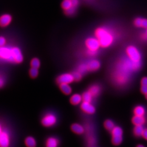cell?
Returning <instances> with one entry per match:
<instances>
[{
	"label": "cell",
	"mask_w": 147,
	"mask_h": 147,
	"mask_svg": "<svg viewBox=\"0 0 147 147\" xmlns=\"http://www.w3.org/2000/svg\"><path fill=\"white\" fill-rule=\"evenodd\" d=\"M132 123L135 125H143L146 123V119L144 116H135L132 118Z\"/></svg>",
	"instance_id": "cell-16"
},
{
	"label": "cell",
	"mask_w": 147,
	"mask_h": 147,
	"mask_svg": "<svg viewBox=\"0 0 147 147\" xmlns=\"http://www.w3.org/2000/svg\"></svg>",
	"instance_id": "cell-43"
},
{
	"label": "cell",
	"mask_w": 147,
	"mask_h": 147,
	"mask_svg": "<svg viewBox=\"0 0 147 147\" xmlns=\"http://www.w3.org/2000/svg\"><path fill=\"white\" fill-rule=\"evenodd\" d=\"M134 113L136 116H144L146 113V110L142 106H137L134 110Z\"/></svg>",
	"instance_id": "cell-22"
},
{
	"label": "cell",
	"mask_w": 147,
	"mask_h": 147,
	"mask_svg": "<svg viewBox=\"0 0 147 147\" xmlns=\"http://www.w3.org/2000/svg\"><path fill=\"white\" fill-rule=\"evenodd\" d=\"M146 33H147V30H146Z\"/></svg>",
	"instance_id": "cell-42"
},
{
	"label": "cell",
	"mask_w": 147,
	"mask_h": 147,
	"mask_svg": "<svg viewBox=\"0 0 147 147\" xmlns=\"http://www.w3.org/2000/svg\"><path fill=\"white\" fill-rule=\"evenodd\" d=\"M144 129L143 125H135L134 129V134L136 137L142 136Z\"/></svg>",
	"instance_id": "cell-24"
},
{
	"label": "cell",
	"mask_w": 147,
	"mask_h": 147,
	"mask_svg": "<svg viewBox=\"0 0 147 147\" xmlns=\"http://www.w3.org/2000/svg\"><path fill=\"white\" fill-rule=\"evenodd\" d=\"M74 81H75V79L73 74H62L58 76L56 79V82L58 84H70Z\"/></svg>",
	"instance_id": "cell-7"
},
{
	"label": "cell",
	"mask_w": 147,
	"mask_h": 147,
	"mask_svg": "<svg viewBox=\"0 0 147 147\" xmlns=\"http://www.w3.org/2000/svg\"><path fill=\"white\" fill-rule=\"evenodd\" d=\"M96 37L100 42L101 47L107 48L111 47L115 40V36L113 32L107 27H99L94 32Z\"/></svg>",
	"instance_id": "cell-2"
},
{
	"label": "cell",
	"mask_w": 147,
	"mask_h": 147,
	"mask_svg": "<svg viewBox=\"0 0 147 147\" xmlns=\"http://www.w3.org/2000/svg\"><path fill=\"white\" fill-rule=\"evenodd\" d=\"M69 84H58L59 89L64 94L68 95L71 93L72 88Z\"/></svg>",
	"instance_id": "cell-18"
},
{
	"label": "cell",
	"mask_w": 147,
	"mask_h": 147,
	"mask_svg": "<svg viewBox=\"0 0 147 147\" xmlns=\"http://www.w3.org/2000/svg\"><path fill=\"white\" fill-rule=\"evenodd\" d=\"M141 92L142 94L146 95L147 94V86H141Z\"/></svg>",
	"instance_id": "cell-34"
},
{
	"label": "cell",
	"mask_w": 147,
	"mask_h": 147,
	"mask_svg": "<svg viewBox=\"0 0 147 147\" xmlns=\"http://www.w3.org/2000/svg\"><path fill=\"white\" fill-rule=\"evenodd\" d=\"M86 47L88 51L97 53L101 47L100 42L96 37H90L87 38L85 41Z\"/></svg>",
	"instance_id": "cell-5"
},
{
	"label": "cell",
	"mask_w": 147,
	"mask_h": 147,
	"mask_svg": "<svg viewBox=\"0 0 147 147\" xmlns=\"http://www.w3.org/2000/svg\"><path fill=\"white\" fill-rule=\"evenodd\" d=\"M5 79L2 76L0 75V88H2L5 86Z\"/></svg>",
	"instance_id": "cell-33"
},
{
	"label": "cell",
	"mask_w": 147,
	"mask_h": 147,
	"mask_svg": "<svg viewBox=\"0 0 147 147\" xmlns=\"http://www.w3.org/2000/svg\"><path fill=\"white\" fill-rule=\"evenodd\" d=\"M123 142V137H112V143L114 146H119Z\"/></svg>",
	"instance_id": "cell-29"
},
{
	"label": "cell",
	"mask_w": 147,
	"mask_h": 147,
	"mask_svg": "<svg viewBox=\"0 0 147 147\" xmlns=\"http://www.w3.org/2000/svg\"><path fill=\"white\" fill-rule=\"evenodd\" d=\"M88 90L91 93V94L92 95L93 98H95V97H96L100 94L101 88L99 85L94 84L90 86Z\"/></svg>",
	"instance_id": "cell-20"
},
{
	"label": "cell",
	"mask_w": 147,
	"mask_h": 147,
	"mask_svg": "<svg viewBox=\"0 0 147 147\" xmlns=\"http://www.w3.org/2000/svg\"><path fill=\"white\" fill-rule=\"evenodd\" d=\"M12 55L14 62L16 63H21L23 61V56L21 50L19 48L14 47L11 49Z\"/></svg>",
	"instance_id": "cell-10"
},
{
	"label": "cell",
	"mask_w": 147,
	"mask_h": 147,
	"mask_svg": "<svg viewBox=\"0 0 147 147\" xmlns=\"http://www.w3.org/2000/svg\"><path fill=\"white\" fill-rule=\"evenodd\" d=\"M6 40L3 37H0V47H4L5 45Z\"/></svg>",
	"instance_id": "cell-35"
},
{
	"label": "cell",
	"mask_w": 147,
	"mask_h": 147,
	"mask_svg": "<svg viewBox=\"0 0 147 147\" xmlns=\"http://www.w3.org/2000/svg\"><path fill=\"white\" fill-rule=\"evenodd\" d=\"M82 97L83 101L88 102H91L93 98V96L88 90L84 92L83 94L82 95Z\"/></svg>",
	"instance_id": "cell-26"
},
{
	"label": "cell",
	"mask_w": 147,
	"mask_h": 147,
	"mask_svg": "<svg viewBox=\"0 0 147 147\" xmlns=\"http://www.w3.org/2000/svg\"><path fill=\"white\" fill-rule=\"evenodd\" d=\"M26 147H37V141L33 136H27L24 141Z\"/></svg>",
	"instance_id": "cell-19"
},
{
	"label": "cell",
	"mask_w": 147,
	"mask_h": 147,
	"mask_svg": "<svg viewBox=\"0 0 147 147\" xmlns=\"http://www.w3.org/2000/svg\"><path fill=\"white\" fill-rule=\"evenodd\" d=\"M142 136L147 141V129H144Z\"/></svg>",
	"instance_id": "cell-37"
},
{
	"label": "cell",
	"mask_w": 147,
	"mask_h": 147,
	"mask_svg": "<svg viewBox=\"0 0 147 147\" xmlns=\"http://www.w3.org/2000/svg\"><path fill=\"white\" fill-rule=\"evenodd\" d=\"M141 67V63H135L129 58H124L119 61L112 74L114 84L119 87L125 86L131 78L132 75Z\"/></svg>",
	"instance_id": "cell-1"
},
{
	"label": "cell",
	"mask_w": 147,
	"mask_h": 147,
	"mask_svg": "<svg viewBox=\"0 0 147 147\" xmlns=\"http://www.w3.org/2000/svg\"><path fill=\"white\" fill-rule=\"evenodd\" d=\"M11 144V134L8 130L4 129L0 134V147H9Z\"/></svg>",
	"instance_id": "cell-6"
},
{
	"label": "cell",
	"mask_w": 147,
	"mask_h": 147,
	"mask_svg": "<svg viewBox=\"0 0 147 147\" xmlns=\"http://www.w3.org/2000/svg\"><path fill=\"white\" fill-rule=\"evenodd\" d=\"M45 147H58L59 140L56 137H49L45 141Z\"/></svg>",
	"instance_id": "cell-12"
},
{
	"label": "cell",
	"mask_w": 147,
	"mask_h": 147,
	"mask_svg": "<svg viewBox=\"0 0 147 147\" xmlns=\"http://www.w3.org/2000/svg\"><path fill=\"white\" fill-rule=\"evenodd\" d=\"M71 130L74 134L77 135H82L84 132V127L78 123L73 124L71 126Z\"/></svg>",
	"instance_id": "cell-14"
},
{
	"label": "cell",
	"mask_w": 147,
	"mask_h": 147,
	"mask_svg": "<svg viewBox=\"0 0 147 147\" xmlns=\"http://www.w3.org/2000/svg\"><path fill=\"white\" fill-rule=\"evenodd\" d=\"M146 99H147V94L146 95Z\"/></svg>",
	"instance_id": "cell-41"
},
{
	"label": "cell",
	"mask_w": 147,
	"mask_h": 147,
	"mask_svg": "<svg viewBox=\"0 0 147 147\" xmlns=\"http://www.w3.org/2000/svg\"><path fill=\"white\" fill-rule=\"evenodd\" d=\"M134 25L138 28H147V19L142 18H137L134 20Z\"/></svg>",
	"instance_id": "cell-15"
},
{
	"label": "cell",
	"mask_w": 147,
	"mask_h": 147,
	"mask_svg": "<svg viewBox=\"0 0 147 147\" xmlns=\"http://www.w3.org/2000/svg\"><path fill=\"white\" fill-rule=\"evenodd\" d=\"M3 130H4V128H3V127L2 126V124L0 123V134L3 131Z\"/></svg>",
	"instance_id": "cell-39"
},
{
	"label": "cell",
	"mask_w": 147,
	"mask_h": 147,
	"mask_svg": "<svg viewBox=\"0 0 147 147\" xmlns=\"http://www.w3.org/2000/svg\"><path fill=\"white\" fill-rule=\"evenodd\" d=\"M141 86H147V77H144L141 80Z\"/></svg>",
	"instance_id": "cell-36"
},
{
	"label": "cell",
	"mask_w": 147,
	"mask_h": 147,
	"mask_svg": "<svg viewBox=\"0 0 147 147\" xmlns=\"http://www.w3.org/2000/svg\"><path fill=\"white\" fill-rule=\"evenodd\" d=\"M136 147H145L143 145H142V144H138Z\"/></svg>",
	"instance_id": "cell-40"
},
{
	"label": "cell",
	"mask_w": 147,
	"mask_h": 147,
	"mask_svg": "<svg viewBox=\"0 0 147 147\" xmlns=\"http://www.w3.org/2000/svg\"><path fill=\"white\" fill-rule=\"evenodd\" d=\"M141 38L143 40H147V33H144V34H142L141 35Z\"/></svg>",
	"instance_id": "cell-38"
},
{
	"label": "cell",
	"mask_w": 147,
	"mask_h": 147,
	"mask_svg": "<svg viewBox=\"0 0 147 147\" xmlns=\"http://www.w3.org/2000/svg\"><path fill=\"white\" fill-rule=\"evenodd\" d=\"M112 137H123V131L120 126H115L111 130Z\"/></svg>",
	"instance_id": "cell-23"
},
{
	"label": "cell",
	"mask_w": 147,
	"mask_h": 147,
	"mask_svg": "<svg viewBox=\"0 0 147 147\" xmlns=\"http://www.w3.org/2000/svg\"><path fill=\"white\" fill-rule=\"evenodd\" d=\"M31 66L33 68H39L40 66V62L38 58H33L31 61Z\"/></svg>",
	"instance_id": "cell-30"
},
{
	"label": "cell",
	"mask_w": 147,
	"mask_h": 147,
	"mask_svg": "<svg viewBox=\"0 0 147 147\" xmlns=\"http://www.w3.org/2000/svg\"><path fill=\"white\" fill-rule=\"evenodd\" d=\"M74 77L75 81H80L82 78V74L79 72V71H77L76 72H74L73 74Z\"/></svg>",
	"instance_id": "cell-32"
},
{
	"label": "cell",
	"mask_w": 147,
	"mask_h": 147,
	"mask_svg": "<svg viewBox=\"0 0 147 147\" xmlns=\"http://www.w3.org/2000/svg\"><path fill=\"white\" fill-rule=\"evenodd\" d=\"M127 57L135 63H141L142 55L137 47L134 45H130L126 47L125 50Z\"/></svg>",
	"instance_id": "cell-3"
},
{
	"label": "cell",
	"mask_w": 147,
	"mask_h": 147,
	"mask_svg": "<svg viewBox=\"0 0 147 147\" xmlns=\"http://www.w3.org/2000/svg\"><path fill=\"white\" fill-rule=\"evenodd\" d=\"M12 18L9 14H3L0 16V26L6 27L10 24Z\"/></svg>",
	"instance_id": "cell-13"
},
{
	"label": "cell",
	"mask_w": 147,
	"mask_h": 147,
	"mask_svg": "<svg viewBox=\"0 0 147 147\" xmlns=\"http://www.w3.org/2000/svg\"><path fill=\"white\" fill-rule=\"evenodd\" d=\"M0 58L11 62H14L11 49H10L4 47H0Z\"/></svg>",
	"instance_id": "cell-8"
},
{
	"label": "cell",
	"mask_w": 147,
	"mask_h": 147,
	"mask_svg": "<svg viewBox=\"0 0 147 147\" xmlns=\"http://www.w3.org/2000/svg\"><path fill=\"white\" fill-rule=\"evenodd\" d=\"M73 5L72 0H64L62 3V7L64 11L69 9Z\"/></svg>",
	"instance_id": "cell-27"
},
{
	"label": "cell",
	"mask_w": 147,
	"mask_h": 147,
	"mask_svg": "<svg viewBox=\"0 0 147 147\" xmlns=\"http://www.w3.org/2000/svg\"><path fill=\"white\" fill-rule=\"evenodd\" d=\"M86 65L88 69V71H97L100 69L101 66L100 62L95 59L89 61V62L86 64Z\"/></svg>",
	"instance_id": "cell-11"
},
{
	"label": "cell",
	"mask_w": 147,
	"mask_h": 147,
	"mask_svg": "<svg viewBox=\"0 0 147 147\" xmlns=\"http://www.w3.org/2000/svg\"><path fill=\"white\" fill-rule=\"evenodd\" d=\"M83 101L81 95L79 94H74L72 95L70 98V102L73 105H78Z\"/></svg>",
	"instance_id": "cell-17"
},
{
	"label": "cell",
	"mask_w": 147,
	"mask_h": 147,
	"mask_svg": "<svg viewBox=\"0 0 147 147\" xmlns=\"http://www.w3.org/2000/svg\"><path fill=\"white\" fill-rule=\"evenodd\" d=\"M104 127L107 130L111 131V130L115 127V125L114 122L112 121V120L107 119V120H106L104 121Z\"/></svg>",
	"instance_id": "cell-25"
},
{
	"label": "cell",
	"mask_w": 147,
	"mask_h": 147,
	"mask_svg": "<svg viewBox=\"0 0 147 147\" xmlns=\"http://www.w3.org/2000/svg\"><path fill=\"white\" fill-rule=\"evenodd\" d=\"M81 109L86 113L88 115H93L95 112L96 109L91 102L82 101L81 104Z\"/></svg>",
	"instance_id": "cell-9"
},
{
	"label": "cell",
	"mask_w": 147,
	"mask_h": 147,
	"mask_svg": "<svg viewBox=\"0 0 147 147\" xmlns=\"http://www.w3.org/2000/svg\"><path fill=\"white\" fill-rule=\"evenodd\" d=\"M29 74L30 77L32 79L36 78L39 75L38 69L31 67V68L29 70Z\"/></svg>",
	"instance_id": "cell-28"
},
{
	"label": "cell",
	"mask_w": 147,
	"mask_h": 147,
	"mask_svg": "<svg viewBox=\"0 0 147 147\" xmlns=\"http://www.w3.org/2000/svg\"><path fill=\"white\" fill-rule=\"evenodd\" d=\"M72 2H73V6L68 10L65 11V13L67 16H73V15H74L75 14V11H76V8H78V6L79 5V0H72Z\"/></svg>",
	"instance_id": "cell-21"
},
{
	"label": "cell",
	"mask_w": 147,
	"mask_h": 147,
	"mask_svg": "<svg viewBox=\"0 0 147 147\" xmlns=\"http://www.w3.org/2000/svg\"><path fill=\"white\" fill-rule=\"evenodd\" d=\"M58 121L57 117L53 112H47L41 119V124L45 127H52L55 126Z\"/></svg>",
	"instance_id": "cell-4"
},
{
	"label": "cell",
	"mask_w": 147,
	"mask_h": 147,
	"mask_svg": "<svg viewBox=\"0 0 147 147\" xmlns=\"http://www.w3.org/2000/svg\"><path fill=\"white\" fill-rule=\"evenodd\" d=\"M79 72H80L81 73L84 74L86 73L87 71H88V69L87 67V65L86 64H82L79 66L78 70Z\"/></svg>",
	"instance_id": "cell-31"
}]
</instances>
